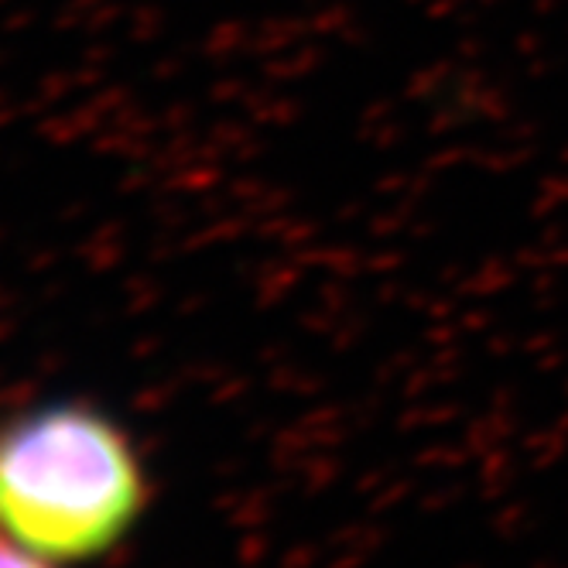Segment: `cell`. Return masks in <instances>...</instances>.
<instances>
[{
    "label": "cell",
    "mask_w": 568,
    "mask_h": 568,
    "mask_svg": "<svg viewBox=\"0 0 568 568\" xmlns=\"http://www.w3.org/2000/svg\"><path fill=\"white\" fill-rule=\"evenodd\" d=\"M148 507L134 442L90 404H49L0 435V524L52 561L110 551Z\"/></svg>",
    "instance_id": "1"
},
{
    "label": "cell",
    "mask_w": 568,
    "mask_h": 568,
    "mask_svg": "<svg viewBox=\"0 0 568 568\" xmlns=\"http://www.w3.org/2000/svg\"><path fill=\"white\" fill-rule=\"evenodd\" d=\"M0 568H55V561L52 558H42L38 551L18 545L11 538V541H0Z\"/></svg>",
    "instance_id": "2"
}]
</instances>
